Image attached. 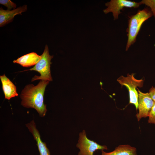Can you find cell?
I'll use <instances>...</instances> for the list:
<instances>
[{"mask_svg": "<svg viewBox=\"0 0 155 155\" xmlns=\"http://www.w3.org/2000/svg\"><path fill=\"white\" fill-rule=\"evenodd\" d=\"M140 5L139 3L127 0H111L105 3L107 8L103 10L107 14L110 12L113 13L114 20L117 19L119 15L121 13L120 10L124 7L137 8Z\"/></svg>", "mask_w": 155, "mask_h": 155, "instance_id": "obj_6", "label": "cell"}, {"mask_svg": "<svg viewBox=\"0 0 155 155\" xmlns=\"http://www.w3.org/2000/svg\"><path fill=\"white\" fill-rule=\"evenodd\" d=\"M101 152V155H137L136 148L129 145H120L109 152Z\"/></svg>", "mask_w": 155, "mask_h": 155, "instance_id": "obj_12", "label": "cell"}, {"mask_svg": "<svg viewBox=\"0 0 155 155\" xmlns=\"http://www.w3.org/2000/svg\"><path fill=\"white\" fill-rule=\"evenodd\" d=\"M134 74L128 73L127 77L121 75L117 79V81L122 86H124L127 88L129 94V103L133 104L137 109L139 94L136 89H137V87H143L144 80L142 79H136L134 77Z\"/></svg>", "mask_w": 155, "mask_h": 155, "instance_id": "obj_4", "label": "cell"}, {"mask_svg": "<svg viewBox=\"0 0 155 155\" xmlns=\"http://www.w3.org/2000/svg\"><path fill=\"white\" fill-rule=\"evenodd\" d=\"M27 5H24L12 10H5L2 7L0 8V27L4 26L12 22L14 16L27 10Z\"/></svg>", "mask_w": 155, "mask_h": 155, "instance_id": "obj_8", "label": "cell"}, {"mask_svg": "<svg viewBox=\"0 0 155 155\" xmlns=\"http://www.w3.org/2000/svg\"><path fill=\"white\" fill-rule=\"evenodd\" d=\"M76 146L80 150L78 155H93L96 150L108 149L106 146L100 145L88 139L85 130L80 133Z\"/></svg>", "mask_w": 155, "mask_h": 155, "instance_id": "obj_5", "label": "cell"}, {"mask_svg": "<svg viewBox=\"0 0 155 155\" xmlns=\"http://www.w3.org/2000/svg\"><path fill=\"white\" fill-rule=\"evenodd\" d=\"M26 125L36 141L40 155H50L49 150L47 147L46 143L43 142L41 139L39 132L36 128L34 121H32Z\"/></svg>", "mask_w": 155, "mask_h": 155, "instance_id": "obj_9", "label": "cell"}, {"mask_svg": "<svg viewBox=\"0 0 155 155\" xmlns=\"http://www.w3.org/2000/svg\"><path fill=\"white\" fill-rule=\"evenodd\" d=\"M153 15L151 10L146 8L139 11L135 14L130 17L127 30L128 40L126 51L135 42L136 37L143 23Z\"/></svg>", "mask_w": 155, "mask_h": 155, "instance_id": "obj_2", "label": "cell"}, {"mask_svg": "<svg viewBox=\"0 0 155 155\" xmlns=\"http://www.w3.org/2000/svg\"><path fill=\"white\" fill-rule=\"evenodd\" d=\"M0 4L7 8V10H10L16 9V5L10 0H0Z\"/></svg>", "mask_w": 155, "mask_h": 155, "instance_id": "obj_14", "label": "cell"}, {"mask_svg": "<svg viewBox=\"0 0 155 155\" xmlns=\"http://www.w3.org/2000/svg\"><path fill=\"white\" fill-rule=\"evenodd\" d=\"M41 56L40 60L33 67L21 72L30 70L35 71L39 73L40 76L35 75L32 79V82L39 80L51 81L53 80L50 68V65L52 64L51 60L53 58V56L50 55L47 45H46L44 52Z\"/></svg>", "mask_w": 155, "mask_h": 155, "instance_id": "obj_3", "label": "cell"}, {"mask_svg": "<svg viewBox=\"0 0 155 155\" xmlns=\"http://www.w3.org/2000/svg\"><path fill=\"white\" fill-rule=\"evenodd\" d=\"M41 58L36 53L32 52L24 55L13 61V63L20 65L23 67H28L35 65Z\"/></svg>", "mask_w": 155, "mask_h": 155, "instance_id": "obj_11", "label": "cell"}, {"mask_svg": "<svg viewBox=\"0 0 155 155\" xmlns=\"http://www.w3.org/2000/svg\"><path fill=\"white\" fill-rule=\"evenodd\" d=\"M0 78L5 98L9 100L13 97L18 96L16 87L5 74L0 75Z\"/></svg>", "mask_w": 155, "mask_h": 155, "instance_id": "obj_10", "label": "cell"}, {"mask_svg": "<svg viewBox=\"0 0 155 155\" xmlns=\"http://www.w3.org/2000/svg\"><path fill=\"white\" fill-rule=\"evenodd\" d=\"M139 94L138 109L139 112L136 116L138 121L142 118L148 116L154 102L151 98L149 93H144L138 88Z\"/></svg>", "mask_w": 155, "mask_h": 155, "instance_id": "obj_7", "label": "cell"}, {"mask_svg": "<svg viewBox=\"0 0 155 155\" xmlns=\"http://www.w3.org/2000/svg\"><path fill=\"white\" fill-rule=\"evenodd\" d=\"M139 3L149 7L155 18V0H142Z\"/></svg>", "mask_w": 155, "mask_h": 155, "instance_id": "obj_13", "label": "cell"}, {"mask_svg": "<svg viewBox=\"0 0 155 155\" xmlns=\"http://www.w3.org/2000/svg\"><path fill=\"white\" fill-rule=\"evenodd\" d=\"M49 82L41 80L36 86L32 84L27 85L20 95L21 105L25 107L35 109L41 117L45 116L47 110L46 105L44 103V95Z\"/></svg>", "mask_w": 155, "mask_h": 155, "instance_id": "obj_1", "label": "cell"}, {"mask_svg": "<svg viewBox=\"0 0 155 155\" xmlns=\"http://www.w3.org/2000/svg\"><path fill=\"white\" fill-rule=\"evenodd\" d=\"M148 117V123L155 124V102L149 113Z\"/></svg>", "mask_w": 155, "mask_h": 155, "instance_id": "obj_15", "label": "cell"}, {"mask_svg": "<svg viewBox=\"0 0 155 155\" xmlns=\"http://www.w3.org/2000/svg\"><path fill=\"white\" fill-rule=\"evenodd\" d=\"M149 93L151 98L155 102V87L152 86L150 89Z\"/></svg>", "mask_w": 155, "mask_h": 155, "instance_id": "obj_16", "label": "cell"}]
</instances>
